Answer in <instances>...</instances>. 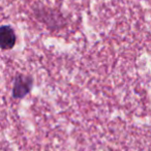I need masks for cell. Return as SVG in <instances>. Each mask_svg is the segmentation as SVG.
<instances>
[{
    "label": "cell",
    "mask_w": 151,
    "mask_h": 151,
    "mask_svg": "<svg viewBox=\"0 0 151 151\" xmlns=\"http://www.w3.org/2000/svg\"><path fill=\"white\" fill-rule=\"evenodd\" d=\"M33 86V80L31 77L25 75H17L13 87V97L21 99L25 97L31 91Z\"/></svg>",
    "instance_id": "obj_1"
},
{
    "label": "cell",
    "mask_w": 151,
    "mask_h": 151,
    "mask_svg": "<svg viewBox=\"0 0 151 151\" xmlns=\"http://www.w3.org/2000/svg\"><path fill=\"white\" fill-rule=\"evenodd\" d=\"M16 33L9 25H2L0 28V46L2 50H9L16 45Z\"/></svg>",
    "instance_id": "obj_2"
}]
</instances>
